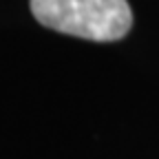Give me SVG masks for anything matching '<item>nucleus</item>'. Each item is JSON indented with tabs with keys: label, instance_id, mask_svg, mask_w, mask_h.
<instances>
[{
	"label": "nucleus",
	"instance_id": "1",
	"mask_svg": "<svg viewBox=\"0 0 159 159\" xmlns=\"http://www.w3.org/2000/svg\"><path fill=\"white\" fill-rule=\"evenodd\" d=\"M42 27L93 42L122 40L133 27L128 0H29Z\"/></svg>",
	"mask_w": 159,
	"mask_h": 159
}]
</instances>
